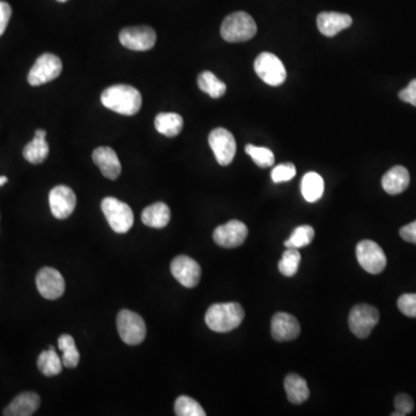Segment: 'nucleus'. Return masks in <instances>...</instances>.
I'll use <instances>...</instances> for the list:
<instances>
[{
  "label": "nucleus",
  "instance_id": "nucleus-25",
  "mask_svg": "<svg viewBox=\"0 0 416 416\" xmlns=\"http://www.w3.org/2000/svg\"><path fill=\"white\" fill-rule=\"evenodd\" d=\"M324 180L321 178V175L313 172L304 175L301 183V191L306 202H318L324 194Z\"/></svg>",
  "mask_w": 416,
  "mask_h": 416
},
{
  "label": "nucleus",
  "instance_id": "nucleus-16",
  "mask_svg": "<svg viewBox=\"0 0 416 416\" xmlns=\"http://www.w3.org/2000/svg\"><path fill=\"white\" fill-rule=\"evenodd\" d=\"M271 333L273 339L279 343L291 341L300 336V323L294 316L289 315L287 312H278L273 316Z\"/></svg>",
  "mask_w": 416,
  "mask_h": 416
},
{
  "label": "nucleus",
  "instance_id": "nucleus-36",
  "mask_svg": "<svg viewBox=\"0 0 416 416\" xmlns=\"http://www.w3.org/2000/svg\"><path fill=\"white\" fill-rule=\"evenodd\" d=\"M399 98H400L401 101L412 104V105L416 107V79L410 81V85L399 93Z\"/></svg>",
  "mask_w": 416,
  "mask_h": 416
},
{
  "label": "nucleus",
  "instance_id": "nucleus-19",
  "mask_svg": "<svg viewBox=\"0 0 416 416\" xmlns=\"http://www.w3.org/2000/svg\"><path fill=\"white\" fill-rule=\"evenodd\" d=\"M41 399L36 393L25 392L19 395L4 410L6 416H31L40 407Z\"/></svg>",
  "mask_w": 416,
  "mask_h": 416
},
{
  "label": "nucleus",
  "instance_id": "nucleus-11",
  "mask_svg": "<svg viewBox=\"0 0 416 416\" xmlns=\"http://www.w3.org/2000/svg\"><path fill=\"white\" fill-rule=\"evenodd\" d=\"M122 46L133 51H147L156 43V33L147 26L124 28L120 33Z\"/></svg>",
  "mask_w": 416,
  "mask_h": 416
},
{
  "label": "nucleus",
  "instance_id": "nucleus-27",
  "mask_svg": "<svg viewBox=\"0 0 416 416\" xmlns=\"http://www.w3.org/2000/svg\"><path fill=\"white\" fill-rule=\"evenodd\" d=\"M198 86L202 92L206 93L213 98H219L224 95L227 90L226 83L217 79L214 74L205 71L198 77Z\"/></svg>",
  "mask_w": 416,
  "mask_h": 416
},
{
  "label": "nucleus",
  "instance_id": "nucleus-14",
  "mask_svg": "<svg viewBox=\"0 0 416 416\" xmlns=\"http://www.w3.org/2000/svg\"><path fill=\"white\" fill-rule=\"evenodd\" d=\"M49 204L52 215L59 220H64V219H68L76 209L77 197L70 187L59 185L50 191Z\"/></svg>",
  "mask_w": 416,
  "mask_h": 416
},
{
  "label": "nucleus",
  "instance_id": "nucleus-8",
  "mask_svg": "<svg viewBox=\"0 0 416 416\" xmlns=\"http://www.w3.org/2000/svg\"><path fill=\"white\" fill-rule=\"evenodd\" d=\"M63 71L59 57L52 53L40 56L28 74V83L31 86H41L57 79Z\"/></svg>",
  "mask_w": 416,
  "mask_h": 416
},
{
  "label": "nucleus",
  "instance_id": "nucleus-34",
  "mask_svg": "<svg viewBox=\"0 0 416 416\" xmlns=\"http://www.w3.org/2000/svg\"><path fill=\"white\" fill-rule=\"evenodd\" d=\"M395 413L392 416H405L412 413L414 410V401L410 395L400 393L395 399Z\"/></svg>",
  "mask_w": 416,
  "mask_h": 416
},
{
  "label": "nucleus",
  "instance_id": "nucleus-6",
  "mask_svg": "<svg viewBox=\"0 0 416 416\" xmlns=\"http://www.w3.org/2000/svg\"><path fill=\"white\" fill-rule=\"evenodd\" d=\"M254 71L258 77L269 86H280L287 78L282 61L271 52H263L258 56L254 61Z\"/></svg>",
  "mask_w": 416,
  "mask_h": 416
},
{
  "label": "nucleus",
  "instance_id": "nucleus-4",
  "mask_svg": "<svg viewBox=\"0 0 416 416\" xmlns=\"http://www.w3.org/2000/svg\"><path fill=\"white\" fill-rule=\"evenodd\" d=\"M101 207L108 224L115 233L125 234L131 229L135 217L128 204L113 197H107L102 202Z\"/></svg>",
  "mask_w": 416,
  "mask_h": 416
},
{
  "label": "nucleus",
  "instance_id": "nucleus-22",
  "mask_svg": "<svg viewBox=\"0 0 416 416\" xmlns=\"http://www.w3.org/2000/svg\"><path fill=\"white\" fill-rule=\"evenodd\" d=\"M285 390L291 404L301 405L308 400L310 390L306 380L296 373H289L285 378Z\"/></svg>",
  "mask_w": 416,
  "mask_h": 416
},
{
  "label": "nucleus",
  "instance_id": "nucleus-30",
  "mask_svg": "<svg viewBox=\"0 0 416 416\" xmlns=\"http://www.w3.org/2000/svg\"><path fill=\"white\" fill-rule=\"evenodd\" d=\"M301 263V254L298 249L287 248L282 254L281 260L279 263V271L285 276H293L298 271Z\"/></svg>",
  "mask_w": 416,
  "mask_h": 416
},
{
  "label": "nucleus",
  "instance_id": "nucleus-20",
  "mask_svg": "<svg viewBox=\"0 0 416 416\" xmlns=\"http://www.w3.org/2000/svg\"><path fill=\"white\" fill-rule=\"evenodd\" d=\"M410 172L407 169L401 165H395L383 176L382 187L386 193L395 196L404 192L410 185Z\"/></svg>",
  "mask_w": 416,
  "mask_h": 416
},
{
  "label": "nucleus",
  "instance_id": "nucleus-13",
  "mask_svg": "<svg viewBox=\"0 0 416 416\" xmlns=\"http://www.w3.org/2000/svg\"><path fill=\"white\" fill-rule=\"evenodd\" d=\"M248 233V227L242 221L232 220L217 227L213 234V239L222 248H237L245 242Z\"/></svg>",
  "mask_w": 416,
  "mask_h": 416
},
{
  "label": "nucleus",
  "instance_id": "nucleus-18",
  "mask_svg": "<svg viewBox=\"0 0 416 416\" xmlns=\"http://www.w3.org/2000/svg\"><path fill=\"white\" fill-rule=\"evenodd\" d=\"M93 160L102 174L109 180H116L122 172V165L116 152L110 147H98L93 152Z\"/></svg>",
  "mask_w": 416,
  "mask_h": 416
},
{
  "label": "nucleus",
  "instance_id": "nucleus-29",
  "mask_svg": "<svg viewBox=\"0 0 416 416\" xmlns=\"http://www.w3.org/2000/svg\"><path fill=\"white\" fill-rule=\"evenodd\" d=\"M315 237V229L311 226L304 224V226L297 227L296 229L291 233V237L285 242L286 248L300 249L309 245L312 239Z\"/></svg>",
  "mask_w": 416,
  "mask_h": 416
},
{
  "label": "nucleus",
  "instance_id": "nucleus-12",
  "mask_svg": "<svg viewBox=\"0 0 416 416\" xmlns=\"http://www.w3.org/2000/svg\"><path fill=\"white\" fill-rule=\"evenodd\" d=\"M172 274L182 286L194 288L199 284L202 278V269L196 260L187 256H178L170 265Z\"/></svg>",
  "mask_w": 416,
  "mask_h": 416
},
{
  "label": "nucleus",
  "instance_id": "nucleus-33",
  "mask_svg": "<svg viewBox=\"0 0 416 416\" xmlns=\"http://www.w3.org/2000/svg\"><path fill=\"white\" fill-rule=\"evenodd\" d=\"M295 175H296V167L293 163L287 162L276 165L272 170L271 177L274 183H284V182L291 181L295 177Z\"/></svg>",
  "mask_w": 416,
  "mask_h": 416
},
{
  "label": "nucleus",
  "instance_id": "nucleus-31",
  "mask_svg": "<svg viewBox=\"0 0 416 416\" xmlns=\"http://www.w3.org/2000/svg\"><path fill=\"white\" fill-rule=\"evenodd\" d=\"M175 414L177 416H205L206 412L194 399L181 395L175 402Z\"/></svg>",
  "mask_w": 416,
  "mask_h": 416
},
{
  "label": "nucleus",
  "instance_id": "nucleus-39",
  "mask_svg": "<svg viewBox=\"0 0 416 416\" xmlns=\"http://www.w3.org/2000/svg\"><path fill=\"white\" fill-rule=\"evenodd\" d=\"M5 183H7V177H5V176H0V187Z\"/></svg>",
  "mask_w": 416,
  "mask_h": 416
},
{
  "label": "nucleus",
  "instance_id": "nucleus-10",
  "mask_svg": "<svg viewBox=\"0 0 416 416\" xmlns=\"http://www.w3.org/2000/svg\"><path fill=\"white\" fill-rule=\"evenodd\" d=\"M215 159L220 165H229L233 162L236 154V140L232 132L224 128L213 130L208 137Z\"/></svg>",
  "mask_w": 416,
  "mask_h": 416
},
{
  "label": "nucleus",
  "instance_id": "nucleus-5",
  "mask_svg": "<svg viewBox=\"0 0 416 416\" xmlns=\"http://www.w3.org/2000/svg\"><path fill=\"white\" fill-rule=\"evenodd\" d=\"M117 330L124 343L135 346L146 337V324L138 313L131 310H122L117 316Z\"/></svg>",
  "mask_w": 416,
  "mask_h": 416
},
{
  "label": "nucleus",
  "instance_id": "nucleus-26",
  "mask_svg": "<svg viewBox=\"0 0 416 416\" xmlns=\"http://www.w3.org/2000/svg\"><path fill=\"white\" fill-rule=\"evenodd\" d=\"M63 365L64 364L61 361V358H59L53 347H50L48 350L41 353L37 360V367L41 373L48 377L56 376L61 373Z\"/></svg>",
  "mask_w": 416,
  "mask_h": 416
},
{
  "label": "nucleus",
  "instance_id": "nucleus-24",
  "mask_svg": "<svg viewBox=\"0 0 416 416\" xmlns=\"http://www.w3.org/2000/svg\"><path fill=\"white\" fill-rule=\"evenodd\" d=\"M183 125V118L178 113H161L155 117V129L168 138H174L180 135Z\"/></svg>",
  "mask_w": 416,
  "mask_h": 416
},
{
  "label": "nucleus",
  "instance_id": "nucleus-7",
  "mask_svg": "<svg viewBox=\"0 0 416 416\" xmlns=\"http://www.w3.org/2000/svg\"><path fill=\"white\" fill-rule=\"evenodd\" d=\"M380 321V311L369 304H358L349 312V328L360 339L369 337Z\"/></svg>",
  "mask_w": 416,
  "mask_h": 416
},
{
  "label": "nucleus",
  "instance_id": "nucleus-40",
  "mask_svg": "<svg viewBox=\"0 0 416 416\" xmlns=\"http://www.w3.org/2000/svg\"><path fill=\"white\" fill-rule=\"evenodd\" d=\"M57 1H59V3H66L68 0H57Z\"/></svg>",
  "mask_w": 416,
  "mask_h": 416
},
{
  "label": "nucleus",
  "instance_id": "nucleus-1",
  "mask_svg": "<svg viewBox=\"0 0 416 416\" xmlns=\"http://www.w3.org/2000/svg\"><path fill=\"white\" fill-rule=\"evenodd\" d=\"M104 107L115 113L133 116L140 110L142 98L140 92L129 85H115L105 89L101 95Z\"/></svg>",
  "mask_w": 416,
  "mask_h": 416
},
{
  "label": "nucleus",
  "instance_id": "nucleus-21",
  "mask_svg": "<svg viewBox=\"0 0 416 416\" xmlns=\"http://www.w3.org/2000/svg\"><path fill=\"white\" fill-rule=\"evenodd\" d=\"M46 132L44 130H37L35 137L24 150V156L28 162L33 165H40L44 162L49 155V145L46 141Z\"/></svg>",
  "mask_w": 416,
  "mask_h": 416
},
{
  "label": "nucleus",
  "instance_id": "nucleus-9",
  "mask_svg": "<svg viewBox=\"0 0 416 416\" xmlns=\"http://www.w3.org/2000/svg\"><path fill=\"white\" fill-rule=\"evenodd\" d=\"M356 258L362 269L370 274H380L385 269L388 259L383 249L370 239H364L356 246Z\"/></svg>",
  "mask_w": 416,
  "mask_h": 416
},
{
  "label": "nucleus",
  "instance_id": "nucleus-37",
  "mask_svg": "<svg viewBox=\"0 0 416 416\" xmlns=\"http://www.w3.org/2000/svg\"><path fill=\"white\" fill-rule=\"evenodd\" d=\"M11 16H12V9L9 4L0 1V36L6 31Z\"/></svg>",
  "mask_w": 416,
  "mask_h": 416
},
{
  "label": "nucleus",
  "instance_id": "nucleus-28",
  "mask_svg": "<svg viewBox=\"0 0 416 416\" xmlns=\"http://www.w3.org/2000/svg\"><path fill=\"white\" fill-rule=\"evenodd\" d=\"M58 348L63 352L61 361L66 368H76L80 361V354L78 352L76 341L68 334H63L58 339Z\"/></svg>",
  "mask_w": 416,
  "mask_h": 416
},
{
  "label": "nucleus",
  "instance_id": "nucleus-2",
  "mask_svg": "<svg viewBox=\"0 0 416 416\" xmlns=\"http://www.w3.org/2000/svg\"><path fill=\"white\" fill-rule=\"evenodd\" d=\"M243 306L236 302L217 303L208 308L205 321L208 328L219 333H226L235 330L244 319Z\"/></svg>",
  "mask_w": 416,
  "mask_h": 416
},
{
  "label": "nucleus",
  "instance_id": "nucleus-3",
  "mask_svg": "<svg viewBox=\"0 0 416 416\" xmlns=\"http://www.w3.org/2000/svg\"><path fill=\"white\" fill-rule=\"evenodd\" d=\"M257 34V25L254 18L245 12L232 13L221 26V36L230 43H239L251 40Z\"/></svg>",
  "mask_w": 416,
  "mask_h": 416
},
{
  "label": "nucleus",
  "instance_id": "nucleus-38",
  "mask_svg": "<svg viewBox=\"0 0 416 416\" xmlns=\"http://www.w3.org/2000/svg\"><path fill=\"white\" fill-rule=\"evenodd\" d=\"M400 236L406 242L416 244V221L402 227L400 229Z\"/></svg>",
  "mask_w": 416,
  "mask_h": 416
},
{
  "label": "nucleus",
  "instance_id": "nucleus-35",
  "mask_svg": "<svg viewBox=\"0 0 416 416\" xmlns=\"http://www.w3.org/2000/svg\"><path fill=\"white\" fill-rule=\"evenodd\" d=\"M398 308L405 316L416 318V294H404L399 297Z\"/></svg>",
  "mask_w": 416,
  "mask_h": 416
},
{
  "label": "nucleus",
  "instance_id": "nucleus-32",
  "mask_svg": "<svg viewBox=\"0 0 416 416\" xmlns=\"http://www.w3.org/2000/svg\"><path fill=\"white\" fill-rule=\"evenodd\" d=\"M245 152L248 155L251 156L254 162L260 168H269L274 165L276 157L272 150L265 147H257L254 145H246Z\"/></svg>",
  "mask_w": 416,
  "mask_h": 416
},
{
  "label": "nucleus",
  "instance_id": "nucleus-17",
  "mask_svg": "<svg viewBox=\"0 0 416 416\" xmlns=\"http://www.w3.org/2000/svg\"><path fill=\"white\" fill-rule=\"evenodd\" d=\"M352 24V16L345 13L323 12L317 16L319 31L328 37L336 36L340 31L350 27Z\"/></svg>",
  "mask_w": 416,
  "mask_h": 416
},
{
  "label": "nucleus",
  "instance_id": "nucleus-23",
  "mask_svg": "<svg viewBox=\"0 0 416 416\" xmlns=\"http://www.w3.org/2000/svg\"><path fill=\"white\" fill-rule=\"evenodd\" d=\"M141 220L144 224L152 228H163L170 221V209L165 202H155L145 208L141 214Z\"/></svg>",
  "mask_w": 416,
  "mask_h": 416
},
{
  "label": "nucleus",
  "instance_id": "nucleus-15",
  "mask_svg": "<svg viewBox=\"0 0 416 416\" xmlns=\"http://www.w3.org/2000/svg\"><path fill=\"white\" fill-rule=\"evenodd\" d=\"M37 289L46 300H57L65 291V280L57 269L44 267L36 276Z\"/></svg>",
  "mask_w": 416,
  "mask_h": 416
}]
</instances>
